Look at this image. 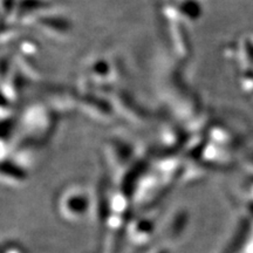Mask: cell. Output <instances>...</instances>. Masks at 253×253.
Segmentation results:
<instances>
[{
    "label": "cell",
    "mask_w": 253,
    "mask_h": 253,
    "mask_svg": "<svg viewBox=\"0 0 253 253\" xmlns=\"http://www.w3.org/2000/svg\"><path fill=\"white\" fill-rule=\"evenodd\" d=\"M17 6L18 14H34L36 12L43 8H49L50 1L49 0H17L14 2Z\"/></svg>",
    "instance_id": "1"
},
{
    "label": "cell",
    "mask_w": 253,
    "mask_h": 253,
    "mask_svg": "<svg viewBox=\"0 0 253 253\" xmlns=\"http://www.w3.org/2000/svg\"><path fill=\"white\" fill-rule=\"evenodd\" d=\"M176 8L189 17H197L201 12V4L198 0H177Z\"/></svg>",
    "instance_id": "2"
}]
</instances>
